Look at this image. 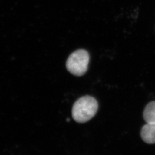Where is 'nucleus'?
I'll use <instances>...</instances> for the list:
<instances>
[{"label":"nucleus","mask_w":155,"mask_h":155,"mask_svg":"<svg viewBox=\"0 0 155 155\" xmlns=\"http://www.w3.org/2000/svg\"><path fill=\"white\" fill-rule=\"evenodd\" d=\"M98 104L94 97L86 95L80 98L72 106V116L76 122L84 123L96 114Z\"/></svg>","instance_id":"1"},{"label":"nucleus","mask_w":155,"mask_h":155,"mask_svg":"<svg viewBox=\"0 0 155 155\" xmlns=\"http://www.w3.org/2000/svg\"><path fill=\"white\" fill-rule=\"evenodd\" d=\"M90 55L84 50H78L71 54L66 62L67 70L74 75L80 77L87 70Z\"/></svg>","instance_id":"2"},{"label":"nucleus","mask_w":155,"mask_h":155,"mask_svg":"<svg viewBox=\"0 0 155 155\" xmlns=\"http://www.w3.org/2000/svg\"><path fill=\"white\" fill-rule=\"evenodd\" d=\"M141 137L147 144H155V123H147L141 129Z\"/></svg>","instance_id":"3"},{"label":"nucleus","mask_w":155,"mask_h":155,"mask_svg":"<svg viewBox=\"0 0 155 155\" xmlns=\"http://www.w3.org/2000/svg\"><path fill=\"white\" fill-rule=\"evenodd\" d=\"M143 117L147 123H155V101L150 102L145 107Z\"/></svg>","instance_id":"4"}]
</instances>
